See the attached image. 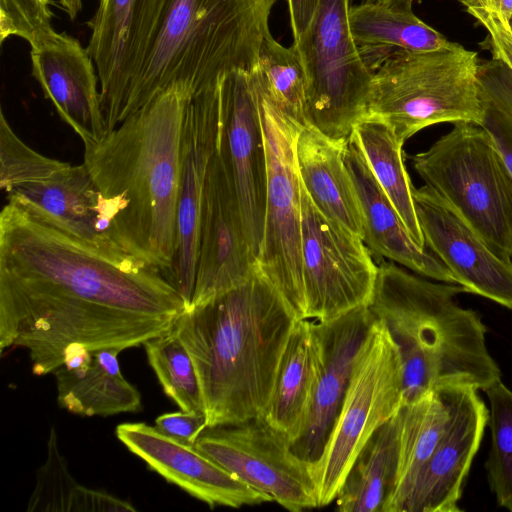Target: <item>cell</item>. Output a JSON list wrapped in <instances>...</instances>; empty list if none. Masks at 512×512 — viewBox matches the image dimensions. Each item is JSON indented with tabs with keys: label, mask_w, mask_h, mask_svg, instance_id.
Masks as SVG:
<instances>
[{
	"label": "cell",
	"mask_w": 512,
	"mask_h": 512,
	"mask_svg": "<svg viewBox=\"0 0 512 512\" xmlns=\"http://www.w3.org/2000/svg\"><path fill=\"white\" fill-rule=\"evenodd\" d=\"M425 246L466 293L512 310V262L499 258L480 234L446 201L424 185L413 188Z\"/></svg>",
	"instance_id": "e0dca14e"
},
{
	"label": "cell",
	"mask_w": 512,
	"mask_h": 512,
	"mask_svg": "<svg viewBox=\"0 0 512 512\" xmlns=\"http://www.w3.org/2000/svg\"><path fill=\"white\" fill-rule=\"evenodd\" d=\"M275 1L164 0L121 122L173 83L195 96L233 70L254 71Z\"/></svg>",
	"instance_id": "5b68a950"
},
{
	"label": "cell",
	"mask_w": 512,
	"mask_h": 512,
	"mask_svg": "<svg viewBox=\"0 0 512 512\" xmlns=\"http://www.w3.org/2000/svg\"><path fill=\"white\" fill-rule=\"evenodd\" d=\"M477 53L458 43L431 51L395 50L373 67L366 115L384 120L405 143L438 123L480 125Z\"/></svg>",
	"instance_id": "8992f818"
},
{
	"label": "cell",
	"mask_w": 512,
	"mask_h": 512,
	"mask_svg": "<svg viewBox=\"0 0 512 512\" xmlns=\"http://www.w3.org/2000/svg\"><path fill=\"white\" fill-rule=\"evenodd\" d=\"M32 75L60 118L83 145L106 134L99 77L87 48L74 37L55 30L30 46Z\"/></svg>",
	"instance_id": "d6986e66"
},
{
	"label": "cell",
	"mask_w": 512,
	"mask_h": 512,
	"mask_svg": "<svg viewBox=\"0 0 512 512\" xmlns=\"http://www.w3.org/2000/svg\"><path fill=\"white\" fill-rule=\"evenodd\" d=\"M350 2L320 0L292 45L304 69L308 124L333 139H348L366 116L373 77L349 28Z\"/></svg>",
	"instance_id": "9c48e42d"
},
{
	"label": "cell",
	"mask_w": 512,
	"mask_h": 512,
	"mask_svg": "<svg viewBox=\"0 0 512 512\" xmlns=\"http://www.w3.org/2000/svg\"><path fill=\"white\" fill-rule=\"evenodd\" d=\"M28 512H112L136 511L128 501L103 490L87 488L71 475L58 447L57 433L51 426L47 458L38 469Z\"/></svg>",
	"instance_id": "4dcf8cb0"
},
{
	"label": "cell",
	"mask_w": 512,
	"mask_h": 512,
	"mask_svg": "<svg viewBox=\"0 0 512 512\" xmlns=\"http://www.w3.org/2000/svg\"><path fill=\"white\" fill-rule=\"evenodd\" d=\"M467 387L455 420L418 473L401 512H458L464 481L488 424L489 410Z\"/></svg>",
	"instance_id": "7402d4cb"
},
{
	"label": "cell",
	"mask_w": 512,
	"mask_h": 512,
	"mask_svg": "<svg viewBox=\"0 0 512 512\" xmlns=\"http://www.w3.org/2000/svg\"><path fill=\"white\" fill-rule=\"evenodd\" d=\"M164 0H99L87 50L99 77L107 133L121 123L129 89L148 52Z\"/></svg>",
	"instance_id": "5bb4252c"
},
{
	"label": "cell",
	"mask_w": 512,
	"mask_h": 512,
	"mask_svg": "<svg viewBox=\"0 0 512 512\" xmlns=\"http://www.w3.org/2000/svg\"><path fill=\"white\" fill-rule=\"evenodd\" d=\"M192 97L185 85L173 83L101 140L84 145L103 233L168 281L177 241L182 128Z\"/></svg>",
	"instance_id": "7a4b0ae2"
},
{
	"label": "cell",
	"mask_w": 512,
	"mask_h": 512,
	"mask_svg": "<svg viewBox=\"0 0 512 512\" xmlns=\"http://www.w3.org/2000/svg\"><path fill=\"white\" fill-rule=\"evenodd\" d=\"M364 1H373V2H379V3H386V2H389L390 0H364Z\"/></svg>",
	"instance_id": "ee69618b"
},
{
	"label": "cell",
	"mask_w": 512,
	"mask_h": 512,
	"mask_svg": "<svg viewBox=\"0 0 512 512\" xmlns=\"http://www.w3.org/2000/svg\"><path fill=\"white\" fill-rule=\"evenodd\" d=\"M508 26H509V30H510V32L512 34V16L508 20Z\"/></svg>",
	"instance_id": "7bdbcfd3"
},
{
	"label": "cell",
	"mask_w": 512,
	"mask_h": 512,
	"mask_svg": "<svg viewBox=\"0 0 512 512\" xmlns=\"http://www.w3.org/2000/svg\"><path fill=\"white\" fill-rule=\"evenodd\" d=\"M400 410L382 424L355 458L336 498L340 512H382L397 474Z\"/></svg>",
	"instance_id": "f1b7e54d"
},
{
	"label": "cell",
	"mask_w": 512,
	"mask_h": 512,
	"mask_svg": "<svg viewBox=\"0 0 512 512\" xmlns=\"http://www.w3.org/2000/svg\"><path fill=\"white\" fill-rule=\"evenodd\" d=\"M301 181V180H300ZM302 320L368 306L378 272L363 239L323 215L301 183Z\"/></svg>",
	"instance_id": "8fae6325"
},
{
	"label": "cell",
	"mask_w": 512,
	"mask_h": 512,
	"mask_svg": "<svg viewBox=\"0 0 512 512\" xmlns=\"http://www.w3.org/2000/svg\"><path fill=\"white\" fill-rule=\"evenodd\" d=\"M296 321L257 267L246 282L181 314L173 328L193 361L207 427L263 417Z\"/></svg>",
	"instance_id": "3957f363"
},
{
	"label": "cell",
	"mask_w": 512,
	"mask_h": 512,
	"mask_svg": "<svg viewBox=\"0 0 512 512\" xmlns=\"http://www.w3.org/2000/svg\"><path fill=\"white\" fill-rule=\"evenodd\" d=\"M194 446L286 510L318 508L310 462L298 457L289 437L264 417L207 427Z\"/></svg>",
	"instance_id": "7c38bea8"
},
{
	"label": "cell",
	"mask_w": 512,
	"mask_h": 512,
	"mask_svg": "<svg viewBox=\"0 0 512 512\" xmlns=\"http://www.w3.org/2000/svg\"><path fill=\"white\" fill-rule=\"evenodd\" d=\"M218 152L235 193L256 262L265 220L267 156L260 101L251 74L233 70L219 82Z\"/></svg>",
	"instance_id": "4fadbf2b"
},
{
	"label": "cell",
	"mask_w": 512,
	"mask_h": 512,
	"mask_svg": "<svg viewBox=\"0 0 512 512\" xmlns=\"http://www.w3.org/2000/svg\"><path fill=\"white\" fill-rule=\"evenodd\" d=\"M375 319V318H374ZM404 404L399 350L375 319L359 350L340 410L320 457L311 462L318 508L335 500L355 458Z\"/></svg>",
	"instance_id": "ba28073f"
},
{
	"label": "cell",
	"mask_w": 512,
	"mask_h": 512,
	"mask_svg": "<svg viewBox=\"0 0 512 512\" xmlns=\"http://www.w3.org/2000/svg\"><path fill=\"white\" fill-rule=\"evenodd\" d=\"M290 24L294 41L309 28L314 19L320 0H287Z\"/></svg>",
	"instance_id": "ab89813d"
},
{
	"label": "cell",
	"mask_w": 512,
	"mask_h": 512,
	"mask_svg": "<svg viewBox=\"0 0 512 512\" xmlns=\"http://www.w3.org/2000/svg\"><path fill=\"white\" fill-rule=\"evenodd\" d=\"M155 428L180 442L195 445L199 435L207 428V419L204 413L181 410L159 415Z\"/></svg>",
	"instance_id": "74e56055"
},
{
	"label": "cell",
	"mask_w": 512,
	"mask_h": 512,
	"mask_svg": "<svg viewBox=\"0 0 512 512\" xmlns=\"http://www.w3.org/2000/svg\"><path fill=\"white\" fill-rule=\"evenodd\" d=\"M461 293L466 290L458 284L432 282L381 259L368 309L399 350L404 404L439 387L484 390L500 379L487 328L459 305Z\"/></svg>",
	"instance_id": "277c9868"
},
{
	"label": "cell",
	"mask_w": 512,
	"mask_h": 512,
	"mask_svg": "<svg viewBox=\"0 0 512 512\" xmlns=\"http://www.w3.org/2000/svg\"><path fill=\"white\" fill-rule=\"evenodd\" d=\"M477 85L483 112L480 125L512 173V69L495 56L479 61Z\"/></svg>",
	"instance_id": "836d02e7"
},
{
	"label": "cell",
	"mask_w": 512,
	"mask_h": 512,
	"mask_svg": "<svg viewBox=\"0 0 512 512\" xmlns=\"http://www.w3.org/2000/svg\"><path fill=\"white\" fill-rule=\"evenodd\" d=\"M319 347L313 320H297L284 350L264 419L291 444L304 429L315 393Z\"/></svg>",
	"instance_id": "4316f807"
},
{
	"label": "cell",
	"mask_w": 512,
	"mask_h": 512,
	"mask_svg": "<svg viewBox=\"0 0 512 512\" xmlns=\"http://www.w3.org/2000/svg\"><path fill=\"white\" fill-rule=\"evenodd\" d=\"M219 82L191 98L183 121L177 241L169 281L183 298L186 310L191 306L194 292L203 192L219 140Z\"/></svg>",
	"instance_id": "9a60e30c"
},
{
	"label": "cell",
	"mask_w": 512,
	"mask_h": 512,
	"mask_svg": "<svg viewBox=\"0 0 512 512\" xmlns=\"http://www.w3.org/2000/svg\"><path fill=\"white\" fill-rule=\"evenodd\" d=\"M69 163L46 157L25 144L0 112V188L44 181Z\"/></svg>",
	"instance_id": "d590c367"
},
{
	"label": "cell",
	"mask_w": 512,
	"mask_h": 512,
	"mask_svg": "<svg viewBox=\"0 0 512 512\" xmlns=\"http://www.w3.org/2000/svg\"><path fill=\"white\" fill-rule=\"evenodd\" d=\"M413 0L363 1L351 6L349 28L365 61L373 67L395 50L424 52L450 43L412 11Z\"/></svg>",
	"instance_id": "83f0119b"
},
{
	"label": "cell",
	"mask_w": 512,
	"mask_h": 512,
	"mask_svg": "<svg viewBox=\"0 0 512 512\" xmlns=\"http://www.w3.org/2000/svg\"><path fill=\"white\" fill-rule=\"evenodd\" d=\"M116 349L91 351L69 345L52 373L61 408L80 416H112L140 410L139 391L123 376Z\"/></svg>",
	"instance_id": "cb8c5ba5"
},
{
	"label": "cell",
	"mask_w": 512,
	"mask_h": 512,
	"mask_svg": "<svg viewBox=\"0 0 512 512\" xmlns=\"http://www.w3.org/2000/svg\"><path fill=\"white\" fill-rule=\"evenodd\" d=\"M489 33V47L493 56L504 60L512 69V34L499 16L487 13L472 15Z\"/></svg>",
	"instance_id": "f35d334b"
},
{
	"label": "cell",
	"mask_w": 512,
	"mask_h": 512,
	"mask_svg": "<svg viewBox=\"0 0 512 512\" xmlns=\"http://www.w3.org/2000/svg\"><path fill=\"white\" fill-rule=\"evenodd\" d=\"M425 185L454 208L502 260L511 262L512 173L491 135L457 122L429 149L410 157Z\"/></svg>",
	"instance_id": "52a82bcc"
},
{
	"label": "cell",
	"mask_w": 512,
	"mask_h": 512,
	"mask_svg": "<svg viewBox=\"0 0 512 512\" xmlns=\"http://www.w3.org/2000/svg\"><path fill=\"white\" fill-rule=\"evenodd\" d=\"M348 139H333L303 126L296 143L301 183L315 206L330 220L363 239L357 192L344 160Z\"/></svg>",
	"instance_id": "d4e9b609"
},
{
	"label": "cell",
	"mask_w": 512,
	"mask_h": 512,
	"mask_svg": "<svg viewBox=\"0 0 512 512\" xmlns=\"http://www.w3.org/2000/svg\"><path fill=\"white\" fill-rule=\"evenodd\" d=\"M256 267L235 193L216 149L203 192L190 307L246 282Z\"/></svg>",
	"instance_id": "2e32d148"
},
{
	"label": "cell",
	"mask_w": 512,
	"mask_h": 512,
	"mask_svg": "<svg viewBox=\"0 0 512 512\" xmlns=\"http://www.w3.org/2000/svg\"><path fill=\"white\" fill-rule=\"evenodd\" d=\"M489 400L488 482L499 506L512 512V390L501 379L484 389Z\"/></svg>",
	"instance_id": "e575fe53"
},
{
	"label": "cell",
	"mask_w": 512,
	"mask_h": 512,
	"mask_svg": "<svg viewBox=\"0 0 512 512\" xmlns=\"http://www.w3.org/2000/svg\"><path fill=\"white\" fill-rule=\"evenodd\" d=\"M51 0H0V41L11 36L25 39L30 46L54 31Z\"/></svg>",
	"instance_id": "8d00e7d4"
},
{
	"label": "cell",
	"mask_w": 512,
	"mask_h": 512,
	"mask_svg": "<svg viewBox=\"0 0 512 512\" xmlns=\"http://www.w3.org/2000/svg\"><path fill=\"white\" fill-rule=\"evenodd\" d=\"M469 14L487 13L499 16L508 24L512 16V0H459Z\"/></svg>",
	"instance_id": "60d3db41"
},
{
	"label": "cell",
	"mask_w": 512,
	"mask_h": 512,
	"mask_svg": "<svg viewBox=\"0 0 512 512\" xmlns=\"http://www.w3.org/2000/svg\"><path fill=\"white\" fill-rule=\"evenodd\" d=\"M0 280L25 291L43 325L71 342L127 321L170 331L186 310L159 270L119 263L11 203L0 214Z\"/></svg>",
	"instance_id": "6da1fadb"
},
{
	"label": "cell",
	"mask_w": 512,
	"mask_h": 512,
	"mask_svg": "<svg viewBox=\"0 0 512 512\" xmlns=\"http://www.w3.org/2000/svg\"><path fill=\"white\" fill-rule=\"evenodd\" d=\"M250 74L256 88L281 112L308 125L306 79L293 46H282L268 32L260 46L258 65Z\"/></svg>",
	"instance_id": "1f68e13d"
},
{
	"label": "cell",
	"mask_w": 512,
	"mask_h": 512,
	"mask_svg": "<svg viewBox=\"0 0 512 512\" xmlns=\"http://www.w3.org/2000/svg\"><path fill=\"white\" fill-rule=\"evenodd\" d=\"M115 433L118 440L151 470L210 508H240L273 501L194 445L169 437L155 426L142 422L122 423L116 427Z\"/></svg>",
	"instance_id": "ac0fdd59"
},
{
	"label": "cell",
	"mask_w": 512,
	"mask_h": 512,
	"mask_svg": "<svg viewBox=\"0 0 512 512\" xmlns=\"http://www.w3.org/2000/svg\"><path fill=\"white\" fill-rule=\"evenodd\" d=\"M374 317L368 306L354 309L330 321H314L319 347V371L311 408L299 437L292 443L295 454L307 462L317 460L340 410L354 365Z\"/></svg>",
	"instance_id": "ffe728a7"
},
{
	"label": "cell",
	"mask_w": 512,
	"mask_h": 512,
	"mask_svg": "<svg viewBox=\"0 0 512 512\" xmlns=\"http://www.w3.org/2000/svg\"><path fill=\"white\" fill-rule=\"evenodd\" d=\"M11 203L35 220L123 264L147 265L113 243L102 231L98 190L84 164L68 165L52 177L15 186Z\"/></svg>",
	"instance_id": "44dd1931"
},
{
	"label": "cell",
	"mask_w": 512,
	"mask_h": 512,
	"mask_svg": "<svg viewBox=\"0 0 512 512\" xmlns=\"http://www.w3.org/2000/svg\"><path fill=\"white\" fill-rule=\"evenodd\" d=\"M257 92L267 156L264 232L257 268L281 294L295 318L302 320L301 181L296 143L303 125Z\"/></svg>",
	"instance_id": "30bf717a"
},
{
	"label": "cell",
	"mask_w": 512,
	"mask_h": 512,
	"mask_svg": "<svg viewBox=\"0 0 512 512\" xmlns=\"http://www.w3.org/2000/svg\"><path fill=\"white\" fill-rule=\"evenodd\" d=\"M344 160L359 200L363 241L372 255L387 258L422 277L456 284L443 262L428 248H421L413 241L353 134L347 140Z\"/></svg>",
	"instance_id": "603a6c76"
},
{
	"label": "cell",
	"mask_w": 512,
	"mask_h": 512,
	"mask_svg": "<svg viewBox=\"0 0 512 512\" xmlns=\"http://www.w3.org/2000/svg\"><path fill=\"white\" fill-rule=\"evenodd\" d=\"M511 262H512V253H511Z\"/></svg>",
	"instance_id": "f6af8a7d"
},
{
	"label": "cell",
	"mask_w": 512,
	"mask_h": 512,
	"mask_svg": "<svg viewBox=\"0 0 512 512\" xmlns=\"http://www.w3.org/2000/svg\"><path fill=\"white\" fill-rule=\"evenodd\" d=\"M143 346L166 396L183 411L205 414L193 361L174 328Z\"/></svg>",
	"instance_id": "d6a6232c"
},
{
	"label": "cell",
	"mask_w": 512,
	"mask_h": 512,
	"mask_svg": "<svg viewBox=\"0 0 512 512\" xmlns=\"http://www.w3.org/2000/svg\"><path fill=\"white\" fill-rule=\"evenodd\" d=\"M352 134L409 235L419 247L427 248L415 210L414 186L404 165V142L384 120L370 115L355 125Z\"/></svg>",
	"instance_id": "f546056e"
},
{
	"label": "cell",
	"mask_w": 512,
	"mask_h": 512,
	"mask_svg": "<svg viewBox=\"0 0 512 512\" xmlns=\"http://www.w3.org/2000/svg\"><path fill=\"white\" fill-rule=\"evenodd\" d=\"M466 388L439 387L401 407L398 469L382 512H401L418 473L452 426Z\"/></svg>",
	"instance_id": "484cf974"
},
{
	"label": "cell",
	"mask_w": 512,
	"mask_h": 512,
	"mask_svg": "<svg viewBox=\"0 0 512 512\" xmlns=\"http://www.w3.org/2000/svg\"><path fill=\"white\" fill-rule=\"evenodd\" d=\"M57 2L72 20L76 18L83 6L82 0H57Z\"/></svg>",
	"instance_id": "b9f144b4"
}]
</instances>
